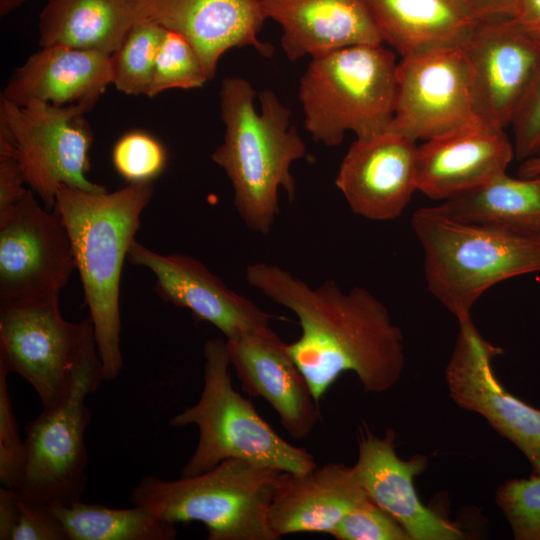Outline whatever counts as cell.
<instances>
[{
	"mask_svg": "<svg viewBox=\"0 0 540 540\" xmlns=\"http://www.w3.org/2000/svg\"><path fill=\"white\" fill-rule=\"evenodd\" d=\"M383 43L401 57L458 46L477 21L461 0H364Z\"/></svg>",
	"mask_w": 540,
	"mask_h": 540,
	"instance_id": "cell-24",
	"label": "cell"
},
{
	"mask_svg": "<svg viewBox=\"0 0 540 540\" xmlns=\"http://www.w3.org/2000/svg\"><path fill=\"white\" fill-rule=\"evenodd\" d=\"M29 0H0V15L5 16Z\"/></svg>",
	"mask_w": 540,
	"mask_h": 540,
	"instance_id": "cell-41",
	"label": "cell"
},
{
	"mask_svg": "<svg viewBox=\"0 0 540 540\" xmlns=\"http://www.w3.org/2000/svg\"><path fill=\"white\" fill-rule=\"evenodd\" d=\"M514 157L504 128L476 121L417 146V191L445 201L505 174Z\"/></svg>",
	"mask_w": 540,
	"mask_h": 540,
	"instance_id": "cell-19",
	"label": "cell"
},
{
	"mask_svg": "<svg viewBox=\"0 0 540 540\" xmlns=\"http://www.w3.org/2000/svg\"><path fill=\"white\" fill-rule=\"evenodd\" d=\"M518 175L522 178L540 176V155L521 161Z\"/></svg>",
	"mask_w": 540,
	"mask_h": 540,
	"instance_id": "cell-40",
	"label": "cell"
},
{
	"mask_svg": "<svg viewBox=\"0 0 540 540\" xmlns=\"http://www.w3.org/2000/svg\"><path fill=\"white\" fill-rule=\"evenodd\" d=\"M19 513V500L13 489L0 488V540H11Z\"/></svg>",
	"mask_w": 540,
	"mask_h": 540,
	"instance_id": "cell-38",
	"label": "cell"
},
{
	"mask_svg": "<svg viewBox=\"0 0 540 540\" xmlns=\"http://www.w3.org/2000/svg\"><path fill=\"white\" fill-rule=\"evenodd\" d=\"M495 500L515 540H540V474L506 480Z\"/></svg>",
	"mask_w": 540,
	"mask_h": 540,
	"instance_id": "cell-30",
	"label": "cell"
},
{
	"mask_svg": "<svg viewBox=\"0 0 540 540\" xmlns=\"http://www.w3.org/2000/svg\"><path fill=\"white\" fill-rule=\"evenodd\" d=\"M140 19L178 32L194 47L208 80L229 49L251 46L271 57V44L258 39L267 19L260 0H129Z\"/></svg>",
	"mask_w": 540,
	"mask_h": 540,
	"instance_id": "cell-17",
	"label": "cell"
},
{
	"mask_svg": "<svg viewBox=\"0 0 540 540\" xmlns=\"http://www.w3.org/2000/svg\"><path fill=\"white\" fill-rule=\"evenodd\" d=\"M424 252L428 291L456 318L494 285L540 272V238L454 219L437 206L411 218Z\"/></svg>",
	"mask_w": 540,
	"mask_h": 540,
	"instance_id": "cell-4",
	"label": "cell"
},
{
	"mask_svg": "<svg viewBox=\"0 0 540 540\" xmlns=\"http://www.w3.org/2000/svg\"><path fill=\"white\" fill-rule=\"evenodd\" d=\"M68 540H173L176 524L163 520L150 508H111L81 500L49 507Z\"/></svg>",
	"mask_w": 540,
	"mask_h": 540,
	"instance_id": "cell-27",
	"label": "cell"
},
{
	"mask_svg": "<svg viewBox=\"0 0 540 540\" xmlns=\"http://www.w3.org/2000/svg\"><path fill=\"white\" fill-rule=\"evenodd\" d=\"M511 18L540 39V0H515Z\"/></svg>",
	"mask_w": 540,
	"mask_h": 540,
	"instance_id": "cell-39",
	"label": "cell"
},
{
	"mask_svg": "<svg viewBox=\"0 0 540 540\" xmlns=\"http://www.w3.org/2000/svg\"><path fill=\"white\" fill-rule=\"evenodd\" d=\"M112 55L62 45L43 46L10 77L1 96L22 106L95 105L112 84Z\"/></svg>",
	"mask_w": 540,
	"mask_h": 540,
	"instance_id": "cell-23",
	"label": "cell"
},
{
	"mask_svg": "<svg viewBox=\"0 0 540 540\" xmlns=\"http://www.w3.org/2000/svg\"><path fill=\"white\" fill-rule=\"evenodd\" d=\"M510 125L515 157L524 161L540 155V66L522 96Z\"/></svg>",
	"mask_w": 540,
	"mask_h": 540,
	"instance_id": "cell-34",
	"label": "cell"
},
{
	"mask_svg": "<svg viewBox=\"0 0 540 540\" xmlns=\"http://www.w3.org/2000/svg\"><path fill=\"white\" fill-rule=\"evenodd\" d=\"M330 535L337 540H411L399 522L370 498L348 512Z\"/></svg>",
	"mask_w": 540,
	"mask_h": 540,
	"instance_id": "cell-33",
	"label": "cell"
},
{
	"mask_svg": "<svg viewBox=\"0 0 540 540\" xmlns=\"http://www.w3.org/2000/svg\"><path fill=\"white\" fill-rule=\"evenodd\" d=\"M369 497L354 466L327 463L305 474L281 471L275 481L268 522L281 539L294 533H327Z\"/></svg>",
	"mask_w": 540,
	"mask_h": 540,
	"instance_id": "cell-21",
	"label": "cell"
},
{
	"mask_svg": "<svg viewBox=\"0 0 540 540\" xmlns=\"http://www.w3.org/2000/svg\"><path fill=\"white\" fill-rule=\"evenodd\" d=\"M225 341L242 389L266 400L290 437H308L320 418L318 403L287 344L270 326Z\"/></svg>",
	"mask_w": 540,
	"mask_h": 540,
	"instance_id": "cell-18",
	"label": "cell"
},
{
	"mask_svg": "<svg viewBox=\"0 0 540 540\" xmlns=\"http://www.w3.org/2000/svg\"><path fill=\"white\" fill-rule=\"evenodd\" d=\"M18 500L19 513L11 540H68L64 528L49 507L29 503L19 497Z\"/></svg>",
	"mask_w": 540,
	"mask_h": 540,
	"instance_id": "cell-35",
	"label": "cell"
},
{
	"mask_svg": "<svg viewBox=\"0 0 540 540\" xmlns=\"http://www.w3.org/2000/svg\"><path fill=\"white\" fill-rule=\"evenodd\" d=\"M92 331L89 316L78 323L62 316L59 296L0 302V365L32 386L43 409L54 407Z\"/></svg>",
	"mask_w": 540,
	"mask_h": 540,
	"instance_id": "cell-10",
	"label": "cell"
},
{
	"mask_svg": "<svg viewBox=\"0 0 540 540\" xmlns=\"http://www.w3.org/2000/svg\"><path fill=\"white\" fill-rule=\"evenodd\" d=\"M93 107L40 101L19 106L0 95V133L13 144L26 184L48 210H53L61 184L106 191L86 176L93 136L82 116Z\"/></svg>",
	"mask_w": 540,
	"mask_h": 540,
	"instance_id": "cell-9",
	"label": "cell"
},
{
	"mask_svg": "<svg viewBox=\"0 0 540 540\" xmlns=\"http://www.w3.org/2000/svg\"><path fill=\"white\" fill-rule=\"evenodd\" d=\"M25 178L13 144L0 133V220L23 197Z\"/></svg>",
	"mask_w": 540,
	"mask_h": 540,
	"instance_id": "cell-36",
	"label": "cell"
},
{
	"mask_svg": "<svg viewBox=\"0 0 540 540\" xmlns=\"http://www.w3.org/2000/svg\"><path fill=\"white\" fill-rule=\"evenodd\" d=\"M458 46L470 67L477 119L505 129L540 66V39L506 17L479 21Z\"/></svg>",
	"mask_w": 540,
	"mask_h": 540,
	"instance_id": "cell-14",
	"label": "cell"
},
{
	"mask_svg": "<svg viewBox=\"0 0 540 540\" xmlns=\"http://www.w3.org/2000/svg\"><path fill=\"white\" fill-rule=\"evenodd\" d=\"M165 29L140 19L112 54V84L127 95H146Z\"/></svg>",
	"mask_w": 540,
	"mask_h": 540,
	"instance_id": "cell-28",
	"label": "cell"
},
{
	"mask_svg": "<svg viewBox=\"0 0 540 540\" xmlns=\"http://www.w3.org/2000/svg\"><path fill=\"white\" fill-rule=\"evenodd\" d=\"M459 333L445 369L449 394L461 408L483 416L528 460L532 474H540V408L508 392L492 369L502 349L486 340L471 314L457 318Z\"/></svg>",
	"mask_w": 540,
	"mask_h": 540,
	"instance_id": "cell-13",
	"label": "cell"
},
{
	"mask_svg": "<svg viewBox=\"0 0 540 540\" xmlns=\"http://www.w3.org/2000/svg\"><path fill=\"white\" fill-rule=\"evenodd\" d=\"M335 185L356 215L372 221L398 218L417 191L416 142L389 130L356 138Z\"/></svg>",
	"mask_w": 540,
	"mask_h": 540,
	"instance_id": "cell-16",
	"label": "cell"
},
{
	"mask_svg": "<svg viewBox=\"0 0 540 540\" xmlns=\"http://www.w3.org/2000/svg\"><path fill=\"white\" fill-rule=\"evenodd\" d=\"M477 21L511 17L515 0H461Z\"/></svg>",
	"mask_w": 540,
	"mask_h": 540,
	"instance_id": "cell-37",
	"label": "cell"
},
{
	"mask_svg": "<svg viewBox=\"0 0 540 540\" xmlns=\"http://www.w3.org/2000/svg\"><path fill=\"white\" fill-rule=\"evenodd\" d=\"M256 91L238 76L224 78L219 90L224 139L211 155L223 169L234 191V206L252 231L268 234L279 214L280 189L295 198L290 167L305 156L306 146L290 110L275 93H259L261 112L254 106Z\"/></svg>",
	"mask_w": 540,
	"mask_h": 540,
	"instance_id": "cell-3",
	"label": "cell"
},
{
	"mask_svg": "<svg viewBox=\"0 0 540 540\" xmlns=\"http://www.w3.org/2000/svg\"><path fill=\"white\" fill-rule=\"evenodd\" d=\"M282 28L281 47L294 62L340 48L383 44L364 0H260Z\"/></svg>",
	"mask_w": 540,
	"mask_h": 540,
	"instance_id": "cell-22",
	"label": "cell"
},
{
	"mask_svg": "<svg viewBox=\"0 0 540 540\" xmlns=\"http://www.w3.org/2000/svg\"><path fill=\"white\" fill-rule=\"evenodd\" d=\"M75 269L62 219L27 189L0 220V302L59 296Z\"/></svg>",
	"mask_w": 540,
	"mask_h": 540,
	"instance_id": "cell-12",
	"label": "cell"
},
{
	"mask_svg": "<svg viewBox=\"0 0 540 540\" xmlns=\"http://www.w3.org/2000/svg\"><path fill=\"white\" fill-rule=\"evenodd\" d=\"M208 81L203 64L191 43L178 32L165 29L146 96L173 88L193 89Z\"/></svg>",
	"mask_w": 540,
	"mask_h": 540,
	"instance_id": "cell-29",
	"label": "cell"
},
{
	"mask_svg": "<svg viewBox=\"0 0 540 540\" xmlns=\"http://www.w3.org/2000/svg\"><path fill=\"white\" fill-rule=\"evenodd\" d=\"M139 20L129 0H48L39 16V44L112 55Z\"/></svg>",
	"mask_w": 540,
	"mask_h": 540,
	"instance_id": "cell-25",
	"label": "cell"
},
{
	"mask_svg": "<svg viewBox=\"0 0 540 540\" xmlns=\"http://www.w3.org/2000/svg\"><path fill=\"white\" fill-rule=\"evenodd\" d=\"M280 472L231 458L194 476H146L132 488L130 500L174 524L202 523L209 540H279L268 511Z\"/></svg>",
	"mask_w": 540,
	"mask_h": 540,
	"instance_id": "cell-7",
	"label": "cell"
},
{
	"mask_svg": "<svg viewBox=\"0 0 540 540\" xmlns=\"http://www.w3.org/2000/svg\"><path fill=\"white\" fill-rule=\"evenodd\" d=\"M437 208L459 221L540 238V176L514 178L505 173Z\"/></svg>",
	"mask_w": 540,
	"mask_h": 540,
	"instance_id": "cell-26",
	"label": "cell"
},
{
	"mask_svg": "<svg viewBox=\"0 0 540 540\" xmlns=\"http://www.w3.org/2000/svg\"><path fill=\"white\" fill-rule=\"evenodd\" d=\"M103 381V366L92 331L76 360L65 398L43 409L25 425V470L13 489L21 500L46 507L81 500L87 485L84 435L90 413L86 399Z\"/></svg>",
	"mask_w": 540,
	"mask_h": 540,
	"instance_id": "cell-8",
	"label": "cell"
},
{
	"mask_svg": "<svg viewBox=\"0 0 540 540\" xmlns=\"http://www.w3.org/2000/svg\"><path fill=\"white\" fill-rule=\"evenodd\" d=\"M395 432L384 437L360 434L358 457L353 465L367 496L406 530L411 540H458L464 532L425 506L416 492L414 477L423 472L427 458L401 459L395 451Z\"/></svg>",
	"mask_w": 540,
	"mask_h": 540,
	"instance_id": "cell-20",
	"label": "cell"
},
{
	"mask_svg": "<svg viewBox=\"0 0 540 540\" xmlns=\"http://www.w3.org/2000/svg\"><path fill=\"white\" fill-rule=\"evenodd\" d=\"M245 279L297 316L301 335L287 349L317 403L346 371L369 393L386 392L399 381L405 363L402 332L367 289L343 291L335 280L312 288L265 262L247 266Z\"/></svg>",
	"mask_w": 540,
	"mask_h": 540,
	"instance_id": "cell-1",
	"label": "cell"
},
{
	"mask_svg": "<svg viewBox=\"0 0 540 540\" xmlns=\"http://www.w3.org/2000/svg\"><path fill=\"white\" fill-rule=\"evenodd\" d=\"M167 159L162 143L143 131L125 133L112 150L113 166L128 183L152 182L164 171Z\"/></svg>",
	"mask_w": 540,
	"mask_h": 540,
	"instance_id": "cell-31",
	"label": "cell"
},
{
	"mask_svg": "<svg viewBox=\"0 0 540 540\" xmlns=\"http://www.w3.org/2000/svg\"><path fill=\"white\" fill-rule=\"evenodd\" d=\"M129 262L148 268L155 276L161 299L189 310L200 321L216 327L226 338L269 326L274 316L231 290L199 260L183 254H161L134 240Z\"/></svg>",
	"mask_w": 540,
	"mask_h": 540,
	"instance_id": "cell-15",
	"label": "cell"
},
{
	"mask_svg": "<svg viewBox=\"0 0 540 540\" xmlns=\"http://www.w3.org/2000/svg\"><path fill=\"white\" fill-rule=\"evenodd\" d=\"M397 66L382 44L313 56L299 86L304 127L313 140L334 147L347 131L360 139L386 132L394 117Z\"/></svg>",
	"mask_w": 540,
	"mask_h": 540,
	"instance_id": "cell-6",
	"label": "cell"
},
{
	"mask_svg": "<svg viewBox=\"0 0 540 540\" xmlns=\"http://www.w3.org/2000/svg\"><path fill=\"white\" fill-rule=\"evenodd\" d=\"M476 121L471 71L459 46L402 57L389 131L415 142L427 141Z\"/></svg>",
	"mask_w": 540,
	"mask_h": 540,
	"instance_id": "cell-11",
	"label": "cell"
},
{
	"mask_svg": "<svg viewBox=\"0 0 540 540\" xmlns=\"http://www.w3.org/2000/svg\"><path fill=\"white\" fill-rule=\"evenodd\" d=\"M203 387L198 401L174 415L172 427L195 425L199 438L181 469V477L206 472L220 462L237 458L294 474L317 466L314 456L286 441L256 411L232 383L226 341L204 343Z\"/></svg>",
	"mask_w": 540,
	"mask_h": 540,
	"instance_id": "cell-5",
	"label": "cell"
},
{
	"mask_svg": "<svg viewBox=\"0 0 540 540\" xmlns=\"http://www.w3.org/2000/svg\"><path fill=\"white\" fill-rule=\"evenodd\" d=\"M153 196L152 182L128 183L113 192L61 184L53 208L70 237L89 308L105 381L123 366L120 349V280L125 257Z\"/></svg>",
	"mask_w": 540,
	"mask_h": 540,
	"instance_id": "cell-2",
	"label": "cell"
},
{
	"mask_svg": "<svg viewBox=\"0 0 540 540\" xmlns=\"http://www.w3.org/2000/svg\"><path fill=\"white\" fill-rule=\"evenodd\" d=\"M10 372L0 365V482L15 489L25 470L26 448L17 427L7 378Z\"/></svg>",
	"mask_w": 540,
	"mask_h": 540,
	"instance_id": "cell-32",
	"label": "cell"
}]
</instances>
